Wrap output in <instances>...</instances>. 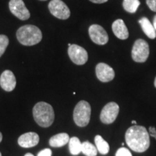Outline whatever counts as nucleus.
Instances as JSON below:
<instances>
[{"instance_id":"obj_21","label":"nucleus","mask_w":156,"mask_h":156,"mask_svg":"<svg viewBox=\"0 0 156 156\" xmlns=\"http://www.w3.org/2000/svg\"><path fill=\"white\" fill-rule=\"evenodd\" d=\"M9 45V38L5 35H0V57L5 53L6 48Z\"/></svg>"},{"instance_id":"obj_4","label":"nucleus","mask_w":156,"mask_h":156,"mask_svg":"<svg viewBox=\"0 0 156 156\" xmlns=\"http://www.w3.org/2000/svg\"><path fill=\"white\" fill-rule=\"evenodd\" d=\"M91 107L89 103L80 101L76 105L73 112V119L78 126L84 127L89 124L90 120Z\"/></svg>"},{"instance_id":"obj_8","label":"nucleus","mask_w":156,"mask_h":156,"mask_svg":"<svg viewBox=\"0 0 156 156\" xmlns=\"http://www.w3.org/2000/svg\"><path fill=\"white\" fill-rule=\"evenodd\" d=\"M119 112V106L115 102H110L103 107L101 112L100 119L103 124H110L116 120Z\"/></svg>"},{"instance_id":"obj_12","label":"nucleus","mask_w":156,"mask_h":156,"mask_svg":"<svg viewBox=\"0 0 156 156\" xmlns=\"http://www.w3.org/2000/svg\"><path fill=\"white\" fill-rule=\"evenodd\" d=\"M0 85L4 90L11 92L16 86V78L10 70H5L0 77Z\"/></svg>"},{"instance_id":"obj_26","label":"nucleus","mask_w":156,"mask_h":156,"mask_svg":"<svg viewBox=\"0 0 156 156\" xmlns=\"http://www.w3.org/2000/svg\"><path fill=\"white\" fill-rule=\"evenodd\" d=\"M91 2L95 3V4H103L106 2L108 0H90Z\"/></svg>"},{"instance_id":"obj_14","label":"nucleus","mask_w":156,"mask_h":156,"mask_svg":"<svg viewBox=\"0 0 156 156\" xmlns=\"http://www.w3.org/2000/svg\"><path fill=\"white\" fill-rule=\"evenodd\" d=\"M112 30L119 39L126 40L128 38L129 31L123 20L118 19L113 23Z\"/></svg>"},{"instance_id":"obj_16","label":"nucleus","mask_w":156,"mask_h":156,"mask_svg":"<svg viewBox=\"0 0 156 156\" xmlns=\"http://www.w3.org/2000/svg\"><path fill=\"white\" fill-rule=\"evenodd\" d=\"M69 136L67 133H59L50 138L49 145L53 147H63L69 142Z\"/></svg>"},{"instance_id":"obj_18","label":"nucleus","mask_w":156,"mask_h":156,"mask_svg":"<svg viewBox=\"0 0 156 156\" xmlns=\"http://www.w3.org/2000/svg\"><path fill=\"white\" fill-rule=\"evenodd\" d=\"M69 149L72 155H77L80 153L82 149V143L77 136L70 138L69 141Z\"/></svg>"},{"instance_id":"obj_28","label":"nucleus","mask_w":156,"mask_h":156,"mask_svg":"<svg viewBox=\"0 0 156 156\" xmlns=\"http://www.w3.org/2000/svg\"><path fill=\"white\" fill-rule=\"evenodd\" d=\"M25 156H34V155H33V154H31V153H26V154H25Z\"/></svg>"},{"instance_id":"obj_11","label":"nucleus","mask_w":156,"mask_h":156,"mask_svg":"<svg viewBox=\"0 0 156 156\" xmlns=\"http://www.w3.org/2000/svg\"><path fill=\"white\" fill-rule=\"evenodd\" d=\"M95 74L98 79L103 83L112 81L115 77L114 70L105 63H98L95 67Z\"/></svg>"},{"instance_id":"obj_6","label":"nucleus","mask_w":156,"mask_h":156,"mask_svg":"<svg viewBox=\"0 0 156 156\" xmlns=\"http://www.w3.org/2000/svg\"><path fill=\"white\" fill-rule=\"evenodd\" d=\"M51 14L56 18L67 20L70 16V10L67 5L62 0H51L48 4Z\"/></svg>"},{"instance_id":"obj_2","label":"nucleus","mask_w":156,"mask_h":156,"mask_svg":"<svg viewBox=\"0 0 156 156\" xmlns=\"http://www.w3.org/2000/svg\"><path fill=\"white\" fill-rule=\"evenodd\" d=\"M18 41L23 46H34L42 40V33L38 27L33 25H25L17 31Z\"/></svg>"},{"instance_id":"obj_19","label":"nucleus","mask_w":156,"mask_h":156,"mask_svg":"<svg viewBox=\"0 0 156 156\" xmlns=\"http://www.w3.org/2000/svg\"><path fill=\"white\" fill-rule=\"evenodd\" d=\"M81 152L86 156H96L98 150L92 143L88 141H85L82 143Z\"/></svg>"},{"instance_id":"obj_24","label":"nucleus","mask_w":156,"mask_h":156,"mask_svg":"<svg viewBox=\"0 0 156 156\" xmlns=\"http://www.w3.org/2000/svg\"><path fill=\"white\" fill-rule=\"evenodd\" d=\"M52 151H51L49 148H46V149L42 150L41 151L39 152L38 156H51Z\"/></svg>"},{"instance_id":"obj_30","label":"nucleus","mask_w":156,"mask_h":156,"mask_svg":"<svg viewBox=\"0 0 156 156\" xmlns=\"http://www.w3.org/2000/svg\"><path fill=\"white\" fill-rule=\"evenodd\" d=\"M132 124H134V125H136V121H132Z\"/></svg>"},{"instance_id":"obj_17","label":"nucleus","mask_w":156,"mask_h":156,"mask_svg":"<svg viewBox=\"0 0 156 156\" xmlns=\"http://www.w3.org/2000/svg\"><path fill=\"white\" fill-rule=\"evenodd\" d=\"M95 147L99 153L102 155H106L109 152V145L101 135L95 136Z\"/></svg>"},{"instance_id":"obj_32","label":"nucleus","mask_w":156,"mask_h":156,"mask_svg":"<svg viewBox=\"0 0 156 156\" xmlns=\"http://www.w3.org/2000/svg\"><path fill=\"white\" fill-rule=\"evenodd\" d=\"M41 1H46V0H41Z\"/></svg>"},{"instance_id":"obj_29","label":"nucleus","mask_w":156,"mask_h":156,"mask_svg":"<svg viewBox=\"0 0 156 156\" xmlns=\"http://www.w3.org/2000/svg\"><path fill=\"white\" fill-rule=\"evenodd\" d=\"M2 134L0 132V142H2Z\"/></svg>"},{"instance_id":"obj_5","label":"nucleus","mask_w":156,"mask_h":156,"mask_svg":"<svg viewBox=\"0 0 156 156\" xmlns=\"http://www.w3.org/2000/svg\"><path fill=\"white\" fill-rule=\"evenodd\" d=\"M150 54L149 45L143 39H138L133 45L132 50V57L134 62L143 63L147 61Z\"/></svg>"},{"instance_id":"obj_1","label":"nucleus","mask_w":156,"mask_h":156,"mask_svg":"<svg viewBox=\"0 0 156 156\" xmlns=\"http://www.w3.org/2000/svg\"><path fill=\"white\" fill-rule=\"evenodd\" d=\"M125 140L129 147L136 153H143L151 145L149 133L142 126L134 125L129 128L125 134Z\"/></svg>"},{"instance_id":"obj_9","label":"nucleus","mask_w":156,"mask_h":156,"mask_svg":"<svg viewBox=\"0 0 156 156\" xmlns=\"http://www.w3.org/2000/svg\"><path fill=\"white\" fill-rule=\"evenodd\" d=\"M90 38L93 43L98 45L106 44L108 41V36L106 31L101 25L93 24L88 29Z\"/></svg>"},{"instance_id":"obj_27","label":"nucleus","mask_w":156,"mask_h":156,"mask_svg":"<svg viewBox=\"0 0 156 156\" xmlns=\"http://www.w3.org/2000/svg\"><path fill=\"white\" fill-rule=\"evenodd\" d=\"M153 27H154V28H155V31H156V15L155 17H154V19H153Z\"/></svg>"},{"instance_id":"obj_33","label":"nucleus","mask_w":156,"mask_h":156,"mask_svg":"<svg viewBox=\"0 0 156 156\" xmlns=\"http://www.w3.org/2000/svg\"><path fill=\"white\" fill-rule=\"evenodd\" d=\"M0 156H2V153H0Z\"/></svg>"},{"instance_id":"obj_13","label":"nucleus","mask_w":156,"mask_h":156,"mask_svg":"<svg viewBox=\"0 0 156 156\" xmlns=\"http://www.w3.org/2000/svg\"><path fill=\"white\" fill-rule=\"evenodd\" d=\"M39 136L36 132H27L18 138L17 142L20 147L25 148L33 147L36 146L39 142Z\"/></svg>"},{"instance_id":"obj_15","label":"nucleus","mask_w":156,"mask_h":156,"mask_svg":"<svg viewBox=\"0 0 156 156\" xmlns=\"http://www.w3.org/2000/svg\"><path fill=\"white\" fill-rule=\"evenodd\" d=\"M139 23L143 32L148 38L151 39H155L156 38V31L149 19L145 17H142L139 20Z\"/></svg>"},{"instance_id":"obj_23","label":"nucleus","mask_w":156,"mask_h":156,"mask_svg":"<svg viewBox=\"0 0 156 156\" xmlns=\"http://www.w3.org/2000/svg\"><path fill=\"white\" fill-rule=\"evenodd\" d=\"M146 3L153 12H156V0H146Z\"/></svg>"},{"instance_id":"obj_31","label":"nucleus","mask_w":156,"mask_h":156,"mask_svg":"<svg viewBox=\"0 0 156 156\" xmlns=\"http://www.w3.org/2000/svg\"><path fill=\"white\" fill-rule=\"evenodd\" d=\"M154 85H155V87H156V77H155V82H154Z\"/></svg>"},{"instance_id":"obj_25","label":"nucleus","mask_w":156,"mask_h":156,"mask_svg":"<svg viewBox=\"0 0 156 156\" xmlns=\"http://www.w3.org/2000/svg\"><path fill=\"white\" fill-rule=\"evenodd\" d=\"M149 131H150L149 135L153 136V137H154L156 140V129H155V127H154V126H150Z\"/></svg>"},{"instance_id":"obj_3","label":"nucleus","mask_w":156,"mask_h":156,"mask_svg":"<svg viewBox=\"0 0 156 156\" xmlns=\"http://www.w3.org/2000/svg\"><path fill=\"white\" fill-rule=\"evenodd\" d=\"M34 118L41 127H48L53 124L54 112L53 107L46 102H38L33 109Z\"/></svg>"},{"instance_id":"obj_7","label":"nucleus","mask_w":156,"mask_h":156,"mask_svg":"<svg viewBox=\"0 0 156 156\" xmlns=\"http://www.w3.org/2000/svg\"><path fill=\"white\" fill-rule=\"evenodd\" d=\"M68 54L72 62L77 65H83L88 59L87 51L77 44H71V46H69Z\"/></svg>"},{"instance_id":"obj_22","label":"nucleus","mask_w":156,"mask_h":156,"mask_svg":"<svg viewBox=\"0 0 156 156\" xmlns=\"http://www.w3.org/2000/svg\"><path fill=\"white\" fill-rule=\"evenodd\" d=\"M115 156H132V155L127 148L121 147L116 151Z\"/></svg>"},{"instance_id":"obj_20","label":"nucleus","mask_w":156,"mask_h":156,"mask_svg":"<svg viewBox=\"0 0 156 156\" xmlns=\"http://www.w3.org/2000/svg\"><path fill=\"white\" fill-rule=\"evenodd\" d=\"M122 5L125 11L129 13H134L140 5V2L139 0H124Z\"/></svg>"},{"instance_id":"obj_10","label":"nucleus","mask_w":156,"mask_h":156,"mask_svg":"<svg viewBox=\"0 0 156 156\" xmlns=\"http://www.w3.org/2000/svg\"><path fill=\"white\" fill-rule=\"evenodd\" d=\"M9 8L11 12L21 20H26L30 18V12L25 7L23 0H10Z\"/></svg>"}]
</instances>
